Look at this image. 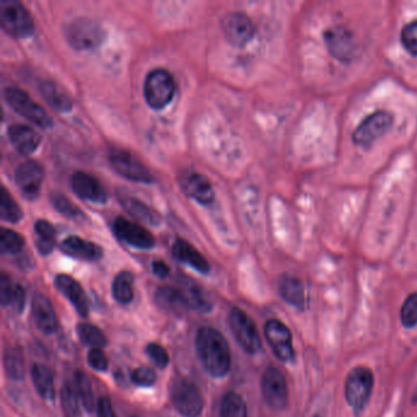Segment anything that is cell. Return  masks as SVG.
I'll return each instance as SVG.
<instances>
[{
    "label": "cell",
    "mask_w": 417,
    "mask_h": 417,
    "mask_svg": "<svg viewBox=\"0 0 417 417\" xmlns=\"http://www.w3.org/2000/svg\"><path fill=\"white\" fill-rule=\"evenodd\" d=\"M184 290L186 294L187 301L190 305L191 310L201 312V313H208L212 311V302L207 299L206 294L202 292L201 289L197 287H190Z\"/></svg>",
    "instance_id": "obj_41"
},
{
    "label": "cell",
    "mask_w": 417,
    "mask_h": 417,
    "mask_svg": "<svg viewBox=\"0 0 417 417\" xmlns=\"http://www.w3.org/2000/svg\"><path fill=\"white\" fill-rule=\"evenodd\" d=\"M39 92L41 96L43 97L44 101L55 111H62V113L71 111L72 102L70 97L67 96L57 85H54L53 82H41Z\"/></svg>",
    "instance_id": "obj_30"
},
{
    "label": "cell",
    "mask_w": 417,
    "mask_h": 417,
    "mask_svg": "<svg viewBox=\"0 0 417 417\" xmlns=\"http://www.w3.org/2000/svg\"><path fill=\"white\" fill-rule=\"evenodd\" d=\"M0 25L15 39H27L34 34V20L24 5L15 0H3L0 4Z\"/></svg>",
    "instance_id": "obj_5"
},
{
    "label": "cell",
    "mask_w": 417,
    "mask_h": 417,
    "mask_svg": "<svg viewBox=\"0 0 417 417\" xmlns=\"http://www.w3.org/2000/svg\"><path fill=\"white\" fill-rule=\"evenodd\" d=\"M156 302L174 315H180L190 308L185 292L173 287H160L156 292Z\"/></svg>",
    "instance_id": "obj_25"
},
{
    "label": "cell",
    "mask_w": 417,
    "mask_h": 417,
    "mask_svg": "<svg viewBox=\"0 0 417 417\" xmlns=\"http://www.w3.org/2000/svg\"><path fill=\"white\" fill-rule=\"evenodd\" d=\"M312 417H323V416H321V415H315V416H312Z\"/></svg>",
    "instance_id": "obj_48"
},
{
    "label": "cell",
    "mask_w": 417,
    "mask_h": 417,
    "mask_svg": "<svg viewBox=\"0 0 417 417\" xmlns=\"http://www.w3.org/2000/svg\"><path fill=\"white\" fill-rule=\"evenodd\" d=\"M8 136L13 147L24 156L34 153L41 144V136L39 132L27 125H11L8 130Z\"/></svg>",
    "instance_id": "obj_23"
},
{
    "label": "cell",
    "mask_w": 417,
    "mask_h": 417,
    "mask_svg": "<svg viewBox=\"0 0 417 417\" xmlns=\"http://www.w3.org/2000/svg\"><path fill=\"white\" fill-rule=\"evenodd\" d=\"M400 321L406 329H413L417 326V293L410 294L405 299L400 311Z\"/></svg>",
    "instance_id": "obj_40"
},
{
    "label": "cell",
    "mask_w": 417,
    "mask_h": 417,
    "mask_svg": "<svg viewBox=\"0 0 417 417\" xmlns=\"http://www.w3.org/2000/svg\"><path fill=\"white\" fill-rule=\"evenodd\" d=\"M278 292L284 301L299 311H306L310 306L306 285L294 275L284 274L279 278Z\"/></svg>",
    "instance_id": "obj_19"
},
{
    "label": "cell",
    "mask_w": 417,
    "mask_h": 417,
    "mask_svg": "<svg viewBox=\"0 0 417 417\" xmlns=\"http://www.w3.org/2000/svg\"><path fill=\"white\" fill-rule=\"evenodd\" d=\"M31 377L37 393L44 400L55 399L53 374L48 367H46L44 364H34L31 369Z\"/></svg>",
    "instance_id": "obj_29"
},
{
    "label": "cell",
    "mask_w": 417,
    "mask_h": 417,
    "mask_svg": "<svg viewBox=\"0 0 417 417\" xmlns=\"http://www.w3.org/2000/svg\"><path fill=\"white\" fill-rule=\"evenodd\" d=\"M179 184L187 196L191 197L203 206H208L214 202V190L212 187L211 182L205 175L192 170H186L180 175Z\"/></svg>",
    "instance_id": "obj_17"
},
{
    "label": "cell",
    "mask_w": 417,
    "mask_h": 417,
    "mask_svg": "<svg viewBox=\"0 0 417 417\" xmlns=\"http://www.w3.org/2000/svg\"><path fill=\"white\" fill-rule=\"evenodd\" d=\"M264 336L274 355L283 362H292L295 359L293 346V334L287 324L272 318L264 324Z\"/></svg>",
    "instance_id": "obj_12"
},
{
    "label": "cell",
    "mask_w": 417,
    "mask_h": 417,
    "mask_svg": "<svg viewBox=\"0 0 417 417\" xmlns=\"http://www.w3.org/2000/svg\"><path fill=\"white\" fill-rule=\"evenodd\" d=\"M109 163L116 173L130 182L142 184H151L154 182V177L149 172V169L128 151L120 149H111L109 152Z\"/></svg>",
    "instance_id": "obj_11"
},
{
    "label": "cell",
    "mask_w": 417,
    "mask_h": 417,
    "mask_svg": "<svg viewBox=\"0 0 417 417\" xmlns=\"http://www.w3.org/2000/svg\"><path fill=\"white\" fill-rule=\"evenodd\" d=\"M119 201L125 211L136 219H139V221H144L146 224H151V226H158L160 223L158 214L152 208H149L146 203L139 201L137 198L129 196V195H120Z\"/></svg>",
    "instance_id": "obj_27"
},
{
    "label": "cell",
    "mask_w": 417,
    "mask_h": 417,
    "mask_svg": "<svg viewBox=\"0 0 417 417\" xmlns=\"http://www.w3.org/2000/svg\"><path fill=\"white\" fill-rule=\"evenodd\" d=\"M113 231L120 241L134 249H151L156 246L154 236L146 228L123 217L113 221Z\"/></svg>",
    "instance_id": "obj_15"
},
{
    "label": "cell",
    "mask_w": 417,
    "mask_h": 417,
    "mask_svg": "<svg viewBox=\"0 0 417 417\" xmlns=\"http://www.w3.org/2000/svg\"><path fill=\"white\" fill-rule=\"evenodd\" d=\"M0 302L1 306H13L18 312H22L26 302V293L20 284H14L6 274L0 277Z\"/></svg>",
    "instance_id": "obj_26"
},
{
    "label": "cell",
    "mask_w": 417,
    "mask_h": 417,
    "mask_svg": "<svg viewBox=\"0 0 417 417\" xmlns=\"http://www.w3.org/2000/svg\"><path fill=\"white\" fill-rule=\"evenodd\" d=\"M132 417H137V416H132Z\"/></svg>",
    "instance_id": "obj_49"
},
{
    "label": "cell",
    "mask_w": 417,
    "mask_h": 417,
    "mask_svg": "<svg viewBox=\"0 0 417 417\" xmlns=\"http://www.w3.org/2000/svg\"><path fill=\"white\" fill-rule=\"evenodd\" d=\"M374 387L372 369L364 366H357L346 376V399L355 416L364 413L369 403Z\"/></svg>",
    "instance_id": "obj_2"
},
{
    "label": "cell",
    "mask_w": 417,
    "mask_h": 417,
    "mask_svg": "<svg viewBox=\"0 0 417 417\" xmlns=\"http://www.w3.org/2000/svg\"><path fill=\"white\" fill-rule=\"evenodd\" d=\"M54 284H55V288L58 289V292L71 302L72 306L75 307V310L80 316H88V312H90L88 299L80 283H77L76 280L70 275L59 274L55 277Z\"/></svg>",
    "instance_id": "obj_20"
},
{
    "label": "cell",
    "mask_w": 417,
    "mask_h": 417,
    "mask_svg": "<svg viewBox=\"0 0 417 417\" xmlns=\"http://www.w3.org/2000/svg\"><path fill=\"white\" fill-rule=\"evenodd\" d=\"M177 91L174 77L164 69H154L146 76L144 95L146 103L154 111H163L173 101Z\"/></svg>",
    "instance_id": "obj_3"
},
{
    "label": "cell",
    "mask_w": 417,
    "mask_h": 417,
    "mask_svg": "<svg viewBox=\"0 0 417 417\" xmlns=\"http://www.w3.org/2000/svg\"><path fill=\"white\" fill-rule=\"evenodd\" d=\"M134 275L128 271L120 272L111 285V293L120 305H128L134 299Z\"/></svg>",
    "instance_id": "obj_31"
},
{
    "label": "cell",
    "mask_w": 417,
    "mask_h": 417,
    "mask_svg": "<svg viewBox=\"0 0 417 417\" xmlns=\"http://www.w3.org/2000/svg\"><path fill=\"white\" fill-rule=\"evenodd\" d=\"M221 417H249L247 406L241 395L235 392L226 393L221 403Z\"/></svg>",
    "instance_id": "obj_34"
},
{
    "label": "cell",
    "mask_w": 417,
    "mask_h": 417,
    "mask_svg": "<svg viewBox=\"0 0 417 417\" xmlns=\"http://www.w3.org/2000/svg\"><path fill=\"white\" fill-rule=\"evenodd\" d=\"M170 400L184 417H198L203 411L205 400L196 384L186 378H178L170 385Z\"/></svg>",
    "instance_id": "obj_6"
},
{
    "label": "cell",
    "mask_w": 417,
    "mask_h": 417,
    "mask_svg": "<svg viewBox=\"0 0 417 417\" xmlns=\"http://www.w3.org/2000/svg\"><path fill=\"white\" fill-rule=\"evenodd\" d=\"M43 179V167L36 160H26L15 172V182L21 193L29 200L39 197Z\"/></svg>",
    "instance_id": "obj_16"
},
{
    "label": "cell",
    "mask_w": 417,
    "mask_h": 417,
    "mask_svg": "<svg viewBox=\"0 0 417 417\" xmlns=\"http://www.w3.org/2000/svg\"><path fill=\"white\" fill-rule=\"evenodd\" d=\"M62 252L72 259L87 262H96L103 257V249L92 241L81 239L78 236H69L60 242Z\"/></svg>",
    "instance_id": "obj_21"
},
{
    "label": "cell",
    "mask_w": 417,
    "mask_h": 417,
    "mask_svg": "<svg viewBox=\"0 0 417 417\" xmlns=\"http://www.w3.org/2000/svg\"><path fill=\"white\" fill-rule=\"evenodd\" d=\"M196 351L203 369L212 377H224L231 366V348L221 331L202 327L197 331Z\"/></svg>",
    "instance_id": "obj_1"
},
{
    "label": "cell",
    "mask_w": 417,
    "mask_h": 417,
    "mask_svg": "<svg viewBox=\"0 0 417 417\" xmlns=\"http://www.w3.org/2000/svg\"><path fill=\"white\" fill-rule=\"evenodd\" d=\"M221 29L226 41L236 48H244L254 39L256 29L247 15L234 11L221 20Z\"/></svg>",
    "instance_id": "obj_13"
},
{
    "label": "cell",
    "mask_w": 417,
    "mask_h": 417,
    "mask_svg": "<svg viewBox=\"0 0 417 417\" xmlns=\"http://www.w3.org/2000/svg\"><path fill=\"white\" fill-rule=\"evenodd\" d=\"M76 331L80 341L91 349H102L107 346L106 334L95 324L80 323L77 324Z\"/></svg>",
    "instance_id": "obj_33"
},
{
    "label": "cell",
    "mask_w": 417,
    "mask_h": 417,
    "mask_svg": "<svg viewBox=\"0 0 417 417\" xmlns=\"http://www.w3.org/2000/svg\"><path fill=\"white\" fill-rule=\"evenodd\" d=\"M25 240L19 233L9 228H1L0 231V251L3 254H18L24 249Z\"/></svg>",
    "instance_id": "obj_36"
},
{
    "label": "cell",
    "mask_w": 417,
    "mask_h": 417,
    "mask_svg": "<svg viewBox=\"0 0 417 417\" xmlns=\"http://www.w3.org/2000/svg\"><path fill=\"white\" fill-rule=\"evenodd\" d=\"M87 361L92 369L98 372H104L108 369V359L102 349H91L87 355Z\"/></svg>",
    "instance_id": "obj_45"
},
{
    "label": "cell",
    "mask_w": 417,
    "mask_h": 417,
    "mask_svg": "<svg viewBox=\"0 0 417 417\" xmlns=\"http://www.w3.org/2000/svg\"><path fill=\"white\" fill-rule=\"evenodd\" d=\"M261 392L266 404L275 411L288 406V383L280 369L268 367L264 371L261 379Z\"/></svg>",
    "instance_id": "obj_10"
},
{
    "label": "cell",
    "mask_w": 417,
    "mask_h": 417,
    "mask_svg": "<svg viewBox=\"0 0 417 417\" xmlns=\"http://www.w3.org/2000/svg\"><path fill=\"white\" fill-rule=\"evenodd\" d=\"M131 381L139 387H151L156 383L157 376L153 369L149 367H139L131 374Z\"/></svg>",
    "instance_id": "obj_44"
},
{
    "label": "cell",
    "mask_w": 417,
    "mask_h": 417,
    "mask_svg": "<svg viewBox=\"0 0 417 417\" xmlns=\"http://www.w3.org/2000/svg\"><path fill=\"white\" fill-rule=\"evenodd\" d=\"M4 371L9 378L20 381L24 378L25 364L19 351L8 350L4 354Z\"/></svg>",
    "instance_id": "obj_39"
},
{
    "label": "cell",
    "mask_w": 417,
    "mask_h": 417,
    "mask_svg": "<svg viewBox=\"0 0 417 417\" xmlns=\"http://www.w3.org/2000/svg\"><path fill=\"white\" fill-rule=\"evenodd\" d=\"M74 385L76 389L77 395L81 402L83 408L86 409L88 413L93 411L95 406H97L95 400V394L92 389L91 381L87 377V374L82 371H76L74 377Z\"/></svg>",
    "instance_id": "obj_32"
},
{
    "label": "cell",
    "mask_w": 417,
    "mask_h": 417,
    "mask_svg": "<svg viewBox=\"0 0 417 417\" xmlns=\"http://www.w3.org/2000/svg\"><path fill=\"white\" fill-rule=\"evenodd\" d=\"M71 187L77 196L95 205H104L108 201V193L101 182L91 174L76 172L72 174Z\"/></svg>",
    "instance_id": "obj_18"
},
{
    "label": "cell",
    "mask_w": 417,
    "mask_h": 417,
    "mask_svg": "<svg viewBox=\"0 0 417 417\" xmlns=\"http://www.w3.org/2000/svg\"><path fill=\"white\" fill-rule=\"evenodd\" d=\"M394 124V116L387 111H374L364 118L353 135V139L360 147H369L387 134Z\"/></svg>",
    "instance_id": "obj_9"
},
{
    "label": "cell",
    "mask_w": 417,
    "mask_h": 417,
    "mask_svg": "<svg viewBox=\"0 0 417 417\" xmlns=\"http://www.w3.org/2000/svg\"><path fill=\"white\" fill-rule=\"evenodd\" d=\"M229 326L239 346L249 354H256L261 350L262 341L259 338L257 327L252 318L239 307L231 308L229 313Z\"/></svg>",
    "instance_id": "obj_8"
},
{
    "label": "cell",
    "mask_w": 417,
    "mask_h": 417,
    "mask_svg": "<svg viewBox=\"0 0 417 417\" xmlns=\"http://www.w3.org/2000/svg\"><path fill=\"white\" fill-rule=\"evenodd\" d=\"M324 42L329 53L341 62H353L359 53L354 36L343 26H333L327 29Z\"/></svg>",
    "instance_id": "obj_14"
},
{
    "label": "cell",
    "mask_w": 417,
    "mask_h": 417,
    "mask_svg": "<svg viewBox=\"0 0 417 417\" xmlns=\"http://www.w3.org/2000/svg\"><path fill=\"white\" fill-rule=\"evenodd\" d=\"M4 98L6 103L14 109L18 114L29 120L32 124L41 129H50L53 126V120L42 107L37 104L26 92L8 87L4 91Z\"/></svg>",
    "instance_id": "obj_7"
},
{
    "label": "cell",
    "mask_w": 417,
    "mask_h": 417,
    "mask_svg": "<svg viewBox=\"0 0 417 417\" xmlns=\"http://www.w3.org/2000/svg\"><path fill=\"white\" fill-rule=\"evenodd\" d=\"M32 317L39 331L53 334L58 328V320L53 305L43 294H36L32 299Z\"/></svg>",
    "instance_id": "obj_22"
},
{
    "label": "cell",
    "mask_w": 417,
    "mask_h": 417,
    "mask_svg": "<svg viewBox=\"0 0 417 417\" xmlns=\"http://www.w3.org/2000/svg\"><path fill=\"white\" fill-rule=\"evenodd\" d=\"M50 201L53 205L54 208L57 211L62 214L64 217H67L71 221H81L85 219V214L83 212L77 208L74 203H72L67 197L64 196L62 193H53L50 197Z\"/></svg>",
    "instance_id": "obj_37"
},
{
    "label": "cell",
    "mask_w": 417,
    "mask_h": 417,
    "mask_svg": "<svg viewBox=\"0 0 417 417\" xmlns=\"http://www.w3.org/2000/svg\"><path fill=\"white\" fill-rule=\"evenodd\" d=\"M0 217L6 223H18L22 219V211L9 191L1 187L0 193Z\"/></svg>",
    "instance_id": "obj_35"
},
{
    "label": "cell",
    "mask_w": 417,
    "mask_h": 417,
    "mask_svg": "<svg viewBox=\"0 0 417 417\" xmlns=\"http://www.w3.org/2000/svg\"><path fill=\"white\" fill-rule=\"evenodd\" d=\"M97 417H116L109 397H101L97 403Z\"/></svg>",
    "instance_id": "obj_46"
},
{
    "label": "cell",
    "mask_w": 417,
    "mask_h": 417,
    "mask_svg": "<svg viewBox=\"0 0 417 417\" xmlns=\"http://www.w3.org/2000/svg\"><path fill=\"white\" fill-rule=\"evenodd\" d=\"M402 43L409 53L417 57V20L404 26L402 31Z\"/></svg>",
    "instance_id": "obj_42"
},
{
    "label": "cell",
    "mask_w": 417,
    "mask_h": 417,
    "mask_svg": "<svg viewBox=\"0 0 417 417\" xmlns=\"http://www.w3.org/2000/svg\"><path fill=\"white\" fill-rule=\"evenodd\" d=\"M34 244L42 256H48L53 252L57 245V231L52 223L44 219L34 223Z\"/></svg>",
    "instance_id": "obj_28"
},
{
    "label": "cell",
    "mask_w": 417,
    "mask_h": 417,
    "mask_svg": "<svg viewBox=\"0 0 417 417\" xmlns=\"http://www.w3.org/2000/svg\"><path fill=\"white\" fill-rule=\"evenodd\" d=\"M174 259L179 262L187 264L189 267L195 269L201 274H208L211 272V266L203 256L197 251L186 240L178 239L172 247Z\"/></svg>",
    "instance_id": "obj_24"
},
{
    "label": "cell",
    "mask_w": 417,
    "mask_h": 417,
    "mask_svg": "<svg viewBox=\"0 0 417 417\" xmlns=\"http://www.w3.org/2000/svg\"><path fill=\"white\" fill-rule=\"evenodd\" d=\"M152 271H153L154 275H157L158 278H167L169 273H170V268L168 264H165L164 261L160 259H156L152 264Z\"/></svg>",
    "instance_id": "obj_47"
},
{
    "label": "cell",
    "mask_w": 417,
    "mask_h": 417,
    "mask_svg": "<svg viewBox=\"0 0 417 417\" xmlns=\"http://www.w3.org/2000/svg\"><path fill=\"white\" fill-rule=\"evenodd\" d=\"M78 395L76 393L75 385L69 382H65L62 388V410L67 417H80V406H78Z\"/></svg>",
    "instance_id": "obj_38"
},
{
    "label": "cell",
    "mask_w": 417,
    "mask_h": 417,
    "mask_svg": "<svg viewBox=\"0 0 417 417\" xmlns=\"http://www.w3.org/2000/svg\"><path fill=\"white\" fill-rule=\"evenodd\" d=\"M67 42L76 50H93L106 39V32L101 25L86 18L71 21L65 29Z\"/></svg>",
    "instance_id": "obj_4"
},
{
    "label": "cell",
    "mask_w": 417,
    "mask_h": 417,
    "mask_svg": "<svg viewBox=\"0 0 417 417\" xmlns=\"http://www.w3.org/2000/svg\"><path fill=\"white\" fill-rule=\"evenodd\" d=\"M146 354L158 369H165L169 364L168 351L165 350L160 344L149 343V346H146Z\"/></svg>",
    "instance_id": "obj_43"
}]
</instances>
